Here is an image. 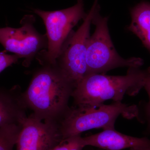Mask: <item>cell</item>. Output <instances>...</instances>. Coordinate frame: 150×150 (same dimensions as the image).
<instances>
[{"label": "cell", "instance_id": "1", "mask_svg": "<svg viewBox=\"0 0 150 150\" xmlns=\"http://www.w3.org/2000/svg\"><path fill=\"white\" fill-rule=\"evenodd\" d=\"M75 88L57 64L43 65L33 75L23 96L35 118L60 124L71 109L69 101Z\"/></svg>", "mask_w": 150, "mask_h": 150}, {"label": "cell", "instance_id": "2", "mask_svg": "<svg viewBox=\"0 0 150 150\" xmlns=\"http://www.w3.org/2000/svg\"><path fill=\"white\" fill-rule=\"evenodd\" d=\"M150 75V67L145 70L129 67L125 76L88 74L74 90V103L76 106H94L110 99L121 102L125 94L138 93Z\"/></svg>", "mask_w": 150, "mask_h": 150}, {"label": "cell", "instance_id": "3", "mask_svg": "<svg viewBox=\"0 0 150 150\" xmlns=\"http://www.w3.org/2000/svg\"><path fill=\"white\" fill-rule=\"evenodd\" d=\"M138 114L137 106L122 102L94 106H76L71 108L60 122L59 129L64 140L92 129H115V121L119 115L130 119Z\"/></svg>", "mask_w": 150, "mask_h": 150}, {"label": "cell", "instance_id": "4", "mask_svg": "<svg viewBox=\"0 0 150 150\" xmlns=\"http://www.w3.org/2000/svg\"><path fill=\"white\" fill-rule=\"evenodd\" d=\"M99 11L98 4L92 19L95 30L89 38L87 48V74L105 73L118 67L140 68L144 64L143 59L136 57L125 59L118 54L109 33L108 18L101 16Z\"/></svg>", "mask_w": 150, "mask_h": 150}, {"label": "cell", "instance_id": "5", "mask_svg": "<svg viewBox=\"0 0 150 150\" xmlns=\"http://www.w3.org/2000/svg\"><path fill=\"white\" fill-rule=\"evenodd\" d=\"M33 11L43 19L48 40L47 50L39 53L37 59L43 66L56 64L72 29L79 21L84 19L87 14L84 11L83 1L78 0L74 6L65 9L46 11L34 9Z\"/></svg>", "mask_w": 150, "mask_h": 150}, {"label": "cell", "instance_id": "6", "mask_svg": "<svg viewBox=\"0 0 150 150\" xmlns=\"http://www.w3.org/2000/svg\"><path fill=\"white\" fill-rule=\"evenodd\" d=\"M97 5L98 0H95L82 24L76 32L70 33L56 60V64L72 82L75 88L87 75V48L92 19Z\"/></svg>", "mask_w": 150, "mask_h": 150}, {"label": "cell", "instance_id": "7", "mask_svg": "<svg viewBox=\"0 0 150 150\" xmlns=\"http://www.w3.org/2000/svg\"><path fill=\"white\" fill-rule=\"evenodd\" d=\"M35 18L33 15L25 16L19 28H0V43L6 51L24 58L23 65L28 67L33 59L48 47L47 36L35 29Z\"/></svg>", "mask_w": 150, "mask_h": 150}, {"label": "cell", "instance_id": "8", "mask_svg": "<svg viewBox=\"0 0 150 150\" xmlns=\"http://www.w3.org/2000/svg\"><path fill=\"white\" fill-rule=\"evenodd\" d=\"M62 140L59 123L43 122L32 113L23 122L16 150H50Z\"/></svg>", "mask_w": 150, "mask_h": 150}, {"label": "cell", "instance_id": "9", "mask_svg": "<svg viewBox=\"0 0 150 150\" xmlns=\"http://www.w3.org/2000/svg\"><path fill=\"white\" fill-rule=\"evenodd\" d=\"M86 146H90L105 150H150V140L122 134L114 129L83 137Z\"/></svg>", "mask_w": 150, "mask_h": 150}, {"label": "cell", "instance_id": "10", "mask_svg": "<svg viewBox=\"0 0 150 150\" xmlns=\"http://www.w3.org/2000/svg\"><path fill=\"white\" fill-rule=\"evenodd\" d=\"M28 109L20 86L0 88V128L22 124Z\"/></svg>", "mask_w": 150, "mask_h": 150}, {"label": "cell", "instance_id": "11", "mask_svg": "<svg viewBox=\"0 0 150 150\" xmlns=\"http://www.w3.org/2000/svg\"><path fill=\"white\" fill-rule=\"evenodd\" d=\"M131 22L127 28L135 34L150 53V3L142 2L131 9Z\"/></svg>", "mask_w": 150, "mask_h": 150}, {"label": "cell", "instance_id": "12", "mask_svg": "<svg viewBox=\"0 0 150 150\" xmlns=\"http://www.w3.org/2000/svg\"><path fill=\"white\" fill-rule=\"evenodd\" d=\"M22 124H12L0 128V150H13L21 131Z\"/></svg>", "mask_w": 150, "mask_h": 150}, {"label": "cell", "instance_id": "13", "mask_svg": "<svg viewBox=\"0 0 150 150\" xmlns=\"http://www.w3.org/2000/svg\"><path fill=\"white\" fill-rule=\"evenodd\" d=\"M86 146L81 134L62 140L50 150H83Z\"/></svg>", "mask_w": 150, "mask_h": 150}, {"label": "cell", "instance_id": "14", "mask_svg": "<svg viewBox=\"0 0 150 150\" xmlns=\"http://www.w3.org/2000/svg\"><path fill=\"white\" fill-rule=\"evenodd\" d=\"M6 51L0 52V73L13 64H15L20 59L17 55L6 54Z\"/></svg>", "mask_w": 150, "mask_h": 150}, {"label": "cell", "instance_id": "15", "mask_svg": "<svg viewBox=\"0 0 150 150\" xmlns=\"http://www.w3.org/2000/svg\"><path fill=\"white\" fill-rule=\"evenodd\" d=\"M144 87L147 92L149 98V100L146 106V112L148 123H149V127L150 129V75L147 78Z\"/></svg>", "mask_w": 150, "mask_h": 150}, {"label": "cell", "instance_id": "16", "mask_svg": "<svg viewBox=\"0 0 150 150\" xmlns=\"http://www.w3.org/2000/svg\"></svg>", "mask_w": 150, "mask_h": 150}]
</instances>
